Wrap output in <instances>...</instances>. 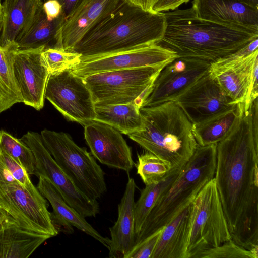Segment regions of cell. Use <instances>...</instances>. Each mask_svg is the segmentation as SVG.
Wrapping results in <instances>:
<instances>
[{
  "label": "cell",
  "mask_w": 258,
  "mask_h": 258,
  "mask_svg": "<svg viewBox=\"0 0 258 258\" xmlns=\"http://www.w3.org/2000/svg\"><path fill=\"white\" fill-rule=\"evenodd\" d=\"M257 165L251 106L242 103L235 126L217 144L214 178L232 240L248 250L258 249Z\"/></svg>",
  "instance_id": "obj_1"
},
{
  "label": "cell",
  "mask_w": 258,
  "mask_h": 258,
  "mask_svg": "<svg viewBox=\"0 0 258 258\" xmlns=\"http://www.w3.org/2000/svg\"><path fill=\"white\" fill-rule=\"evenodd\" d=\"M166 29L157 43L178 57L211 63L228 56L258 38V27L199 18L192 8L164 12Z\"/></svg>",
  "instance_id": "obj_2"
},
{
  "label": "cell",
  "mask_w": 258,
  "mask_h": 258,
  "mask_svg": "<svg viewBox=\"0 0 258 258\" xmlns=\"http://www.w3.org/2000/svg\"><path fill=\"white\" fill-rule=\"evenodd\" d=\"M166 26L164 12H146L126 0H119L72 52L81 54V61L157 43Z\"/></svg>",
  "instance_id": "obj_3"
},
{
  "label": "cell",
  "mask_w": 258,
  "mask_h": 258,
  "mask_svg": "<svg viewBox=\"0 0 258 258\" xmlns=\"http://www.w3.org/2000/svg\"><path fill=\"white\" fill-rule=\"evenodd\" d=\"M140 130L129 138L148 152L169 164L182 168L194 154L198 145L191 122L174 101L140 109Z\"/></svg>",
  "instance_id": "obj_4"
},
{
  "label": "cell",
  "mask_w": 258,
  "mask_h": 258,
  "mask_svg": "<svg viewBox=\"0 0 258 258\" xmlns=\"http://www.w3.org/2000/svg\"><path fill=\"white\" fill-rule=\"evenodd\" d=\"M217 144L198 146L173 183L157 200L136 237L135 245L165 226L191 203L215 175Z\"/></svg>",
  "instance_id": "obj_5"
},
{
  "label": "cell",
  "mask_w": 258,
  "mask_h": 258,
  "mask_svg": "<svg viewBox=\"0 0 258 258\" xmlns=\"http://www.w3.org/2000/svg\"><path fill=\"white\" fill-rule=\"evenodd\" d=\"M40 135L56 163L82 192L95 201L106 193L104 172L85 148L66 133L44 129Z\"/></svg>",
  "instance_id": "obj_6"
},
{
  "label": "cell",
  "mask_w": 258,
  "mask_h": 258,
  "mask_svg": "<svg viewBox=\"0 0 258 258\" xmlns=\"http://www.w3.org/2000/svg\"><path fill=\"white\" fill-rule=\"evenodd\" d=\"M0 211L20 228L52 237L59 232L48 210L46 199L32 183L25 186L14 179L0 161Z\"/></svg>",
  "instance_id": "obj_7"
},
{
  "label": "cell",
  "mask_w": 258,
  "mask_h": 258,
  "mask_svg": "<svg viewBox=\"0 0 258 258\" xmlns=\"http://www.w3.org/2000/svg\"><path fill=\"white\" fill-rule=\"evenodd\" d=\"M166 66V65H165ZM165 66H149L101 72L84 80L95 103L141 106Z\"/></svg>",
  "instance_id": "obj_8"
},
{
  "label": "cell",
  "mask_w": 258,
  "mask_h": 258,
  "mask_svg": "<svg viewBox=\"0 0 258 258\" xmlns=\"http://www.w3.org/2000/svg\"><path fill=\"white\" fill-rule=\"evenodd\" d=\"M191 228L188 258L232 240L228 223L213 178L191 202Z\"/></svg>",
  "instance_id": "obj_9"
},
{
  "label": "cell",
  "mask_w": 258,
  "mask_h": 258,
  "mask_svg": "<svg viewBox=\"0 0 258 258\" xmlns=\"http://www.w3.org/2000/svg\"><path fill=\"white\" fill-rule=\"evenodd\" d=\"M45 98L68 120L82 125L94 120V103L83 78L67 69L50 74Z\"/></svg>",
  "instance_id": "obj_10"
},
{
  "label": "cell",
  "mask_w": 258,
  "mask_h": 258,
  "mask_svg": "<svg viewBox=\"0 0 258 258\" xmlns=\"http://www.w3.org/2000/svg\"><path fill=\"white\" fill-rule=\"evenodd\" d=\"M32 150L35 158L34 174L48 179L57 189L66 203L84 217H95L99 213L97 200L82 192L56 163L44 145L40 134L28 131L20 139Z\"/></svg>",
  "instance_id": "obj_11"
},
{
  "label": "cell",
  "mask_w": 258,
  "mask_h": 258,
  "mask_svg": "<svg viewBox=\"0 0 258 258\" xmlns=\"http://www.w3.org/2000/svg\"><path fill=\"white\" fill-rule=\"evenodd\" d=\"M211 63L193 58H175L161 70L141 107L174 101L209 71Z\"/></svg>",
  "instance_id": "obj_12"
},
{
  "label": "cell",
  "mask_w": 258,
  "mask_h": 258,
  "mask_svg": "<svg viewBox=\"0 0 258 258\" xmlns=\"http://www.w3.org/2000/svg\"><path fill=\"white\" fill-rule=\"evenodd\" d=\"M178 56L174 51L156 43L132 49L81 61L71 69L82 78L89 75L119 70L165 66Z\"/></svg>",
  "instance_id": "obj_13"
},
{
  "label": "cell",
  "mask_w": 258,
  "mask_h": 258,
  "mask_svg": "<svg viewBox=\"0 0 258 258\" xmlns=\"http://www.w3.org/2000/svg\"><path fill=\"white\" fill-rule=\"evenodd\" d=\"M174 101L192 124L202 121L235 105L223 92L209 71Z\"/></svg>",
  "instance_id": "obj_14"
},
{
  "label": "cell",
  "mask_w": 258,
  "mask_h": 258,
  "mask_svg": "<svg viewBox=\"0 0 258 258\" xmlns=\"http://www.w3.org/2000/svg\"><path fill=\"white\" fill-rule=\"evenodd\" d=\"M84 126V137L91 154L101 164L130 172L134 166L131 147L120 132L92 120Z\"/></svg>",
  "instance_id": "obj_15"
},
{
  "label": "cell",
  "mask_w": 258,
  "mask_h": 258,
  "mask_svg": "<svg viewBox=\"0 0 258 258\" xmlns=\"http://www.w3.org/2000/svg\"><path fill=\"white\" fill-rule=\"evenodd\" d=\"M44 49V47L18 49L13 63L14 74L22 102L37 110L44 107L45 89L50 75L41 57Z\"/></svg>",
  "instance_id": "obj_16"
},
{
  "label": "cell",
  "mask_w": 258,
  "mask_h": 258,
  "mask_svg": "<svg viewBox=\"0 0 258 258\" xmlns=\"http://www.w3.org/2000/svg\"><path fill=\"white\" fill-rule=\"evenodd\" d=\"M258 49L241 61L209 73L233 104L247 110L257 98Z\"/></svg>",
  "instance_id": "obj_17"
},
{
  "label": "cell",
  "mask_w": 258,
  "mask_h": 258,
  "mask_svg": "<svg viewBox=\"0 0 258 258\" xmlns=\"http://www.w3.org/2000/svg\"><path fill=\"white\" fill-rule=\"evenodd\" d=\"M119 0H83L57 32V48L72 52L83 36L108 14Z\"/></svg>",
  "instance_id": "obj_18"
},
{
  "label": "cell",
  "mask_w": 258,
  "mask_h": 258,
  "mask_svg": "<svg viewBox=\"0 0 258 258\" xmlns=\"http://www.w3.org/2000/svg\"><path fill=\"white\" fill-rule=\"evenodd\" d=\"M136 185L129 178L125 191L118 205V217L109 228L111 239L109 248L110 258H126L135 245L134 200Z\"/></svg>",
  "instance_id": "obj_19"
},
{
  "label": "cell",
  "mask_w": 258,
  "mask_h": 258,
  "mask_svg": "<svg viewBox=\"0 0 258 258\" xmlns=\"http://www.w3.org/2000/svg\"><path fill=\"white\" fill-rule=\"evenodd\" d=\"M200 19L258 27V9L237 0H192Z\"/></svg>",
  "instance_id": "obj_20"
},
{
  "label": "cell",
  "mask_w": 258,
  "mask_h": 258,
  "mask_svg": "<svg viewBox=\"0 0 258 258\" xmlns=\"http://www.w3.org/2000/svg\"><path fill=\"white\" fill-rule=\"evenodd\" d=\"M191 203L163 228L151 258H188Z\"/></svg>",
  "instance_id": "obj_21"
},
{
  "label": "cell",
  "mask_w": 258,
  "mask_h": 258,
  "mask_svg": "<svg viewBox=\"0 0 258 258\" xmlns=\"http://www.w3.org/2000/svg\"><path fill=\"white\" fill-rule=\"evenodd\" d=\"M40 0H5L0 28V45L17 43L43 7Z\"/></svg>",
  "instance_id": "obj_22"
},
{
  "label": "cell",
  "mask_w": 258,
  "mask_h": 258,
  "mask_svg": "<svg viewBox=\"0 0 258 258\" xmlns=\"http://www.w3.org/2000/svg\"><path fill=\"white\" fill-rule=\"evenodd\" d=\"M50 236L23 229L8 220L0 233V258H28Z\"/></svg>",
  "instance_id": "obj_23"
},
{
  "label": "cell",
  "mask_w": 258,
  "mask_h": 258,
  "mask_svg": "<svg viewBox=\"0 0 258 258\" xmlns=\"http://www.w3.org/2000/svg\"><path fill=\"white\" fill-rule=\"evenodd\" d=\"M37 188L41 194L50 203L52 213L61 217L73 227L85 232L98 241L109 249L110 239L102 236L88 222L85 218L69 206L54 185L46 178L39 176Z\"/></svg>",
  "instance_id": "obj_24"
},
{
  "label": "cell",
  "mask_w": 258,
  "mask_h": 258,
  "mask_svg": "<svg viewBox=\"0 0 258 258\" xmlns=\"http://www.w3.org/2000/svg\"><path fill=\"white\" fill-rule=\"evenodd\" d=\"M242 104H235L211 117L192 124L193 135L198 146L217 144L226 137L237 122Z\"/></svg>",
  "instance_id": "obj_25"
},
{
  "label": "cell",
  "mask_w": 258,
  "mask_h": 258,
  "mask_svg": "<svg viewBox=\"0 0 258 258\" xmlns=\"http://www.w3.org/2000/svg\"><path fill=\"white\" fill-rule=\"evenodd\" d=\"M94 106L95 117L94 120L108 124L127 135L138 132L142 128V118L140 111L141 105L138 103H95Z\"/></svg>",
  "instance_id": "obj_26"
},
{
  "label": "cell",
  "mask_w": 258,
  "mask_h": 258,
  "mask_svg": "<svg viewBox=\"0 0 258 258\" xmlns=\"http://www.w3.org/2000/svg\"><path fill=\"white\" fill-rule=\"evenodd\" d=\"M64 17L62 13L53 20H48L43 7L35 15L23 35L17 42L19 49L44 47V49L57 48V32Z\"/></svg>",
  "instance_id": "obj_27"
},
{
  "label": "cell",
  "mask_w": 258,
  "mask_h": 258,
  "mask_svg": "<svg viewBox=\"0 0 258 258\" xmlns=\"http://www.w3.org/2000/svg\"><path fill=\"white\" fill-rule=\"evenodd\" d=\"M181 169H172L161 181L156 183L146 185L145 187L141 191L140 197L135 203L134 207L136 237L157 200L176 180Z\"/></svg>",
  "instance_id": "obj_28"
},
{
  "label": "cell",
  "mask_w": 258,
  "mask_h": 258,
  "mask_svg": "<svg viewBox=\"0 0 258 258\" xmlns=\"http://www.w3.org/2000/svg\"><path fill=\"white\" fill-rule=\"evenodd\" d=\"M0 149L18 162L29 174H34L35 158L31 149L20 139L0 131Z\"/></svg>",
  "instance_id": "obj_29"
},
{
  "label": "cell",
  "mask_w": 258,
  "mask_h": 258,
  "mask_svg": "<svg viewBox=\"0 0 258 258\" xmlns=\"http://www.w3.org/2000/svg\"><path fill=\"white\" fill-rule=\"evenodd\" d=\"M136 168L145 185L160 182L172 169L169 164L149 152L138 155Z\"/></svg>",
  "instance_id": "obj_30"
},
{
  "label": "cell",
  "mask_w": 258,
  "mask_h": 258,
  "mask_svg": "<svg viewBox=\"0 0 258 258\" xmlns=\"http://www.w3.org/2000/svg\"><path fill=\"white\" fill-rule=\"evenodd\" d=\"M81 54L63 49H44L41 57L50 74L71 69L81 62Z\"/></svg>",
  "instance_id": "obj_31"
},
{
  "label": "cell",
  "mask_w": 258,
  "mask_h": 258,
  "mask_svg": "<svg viewBox=\"0 0 258 258\" xmlns=\"http://www.w3.org/2000/svg\"><path fill=\"white\" fill-rule=\"evenodd\" d=\"M18 49L17 43H12L4 46L0 45V77L8 88L23 102L13 70L14 60Z\"/></svg>",
  "instance_id": "obj_32"
},
{
  "label": "cell",
  "mask_w": 258,
  "mask_h": 258,
  "mask_svg": "<svg viewBox=\"0 0 258 258\" xmlns=\"http://www.w3.org/2000/svg\"><path fill=\"white\" fill-rule=\"evenodd\" d=\"M258 258V249L248 250L232 240L201 252L197 258Z\"/></svg>",
  "instance_id": "obj_33"
},
{
  "label": "cell",
  "mask_w": 258,
  "mask_h": 258,
  "mask_svg": "<svg viewBox=\"0 0 258 258\" xmlns=\"http://www.w3.org/2000/svg\"><path fill=\"white\" fill-rule=\"evenodd\" d=\"M0 161L13 177L25 186L32 184L29 174L16 160L0 149Z\"/></svg>",
  "instance_id": "obj_34"
},
{
  "label": "cell",
  "mask_w": 258,
  "mask_h": 258,
  "mask_svg": "<svg viewBox=\"0 0 258 258\" xmlns=\"http://www.w3.org/2000/svg\"><path fill=\"white\" fill-rule=\"evenodd\" d=\"M257 47L258 39H256L240 50L211 63L209 70H218L240 61L257 50Z\"/></svg>",
  "instance_id": "obj_35"
},
{
  "label": "cell",
  "mask_w": 258,
  "mask_h": 258,
  "mask_svg": "<svg viewBox=\"0 0 258 258\" xmlns=\"http://www.w3.org/2000/svg\"><path fill=\"white\" fill-rule=\"evenodd\" d=\"M163 227L135 245L126 258H151Z\"/></svg>",
  "instance_id": "obj_36"
},
{
  "label": "cell",
  "mask_w": 258,
  "mask_h": 258,
  "mask_svg": "<svg viewBox=\"0 0 258 258\" xmlns=\"http://www.w3.org/2000/svg\"><path fill=\"white\" fill-rule=\"evenodd\" d=\"M20 102L22 100L8 88L0 77V113Z\"/></svg>",
  "instance_id": "obj_37"
},
{
  "label": "cell",
  "mask_w": 258,
  "mask_h": 258,
  "mask_svg": "<svg viewBox=\"0 0 258 258\" xmlns=\"http://www.w3.org/2000/svg\"><path fill=\"white\" fill-rule=\"evenodd\" d=\"M190 0H156L153 7L156 12H163L175 10Z\"/></svg>",
  "instance_id": "obj_38"
},
{
  "label": "cell",
  "mask_w": 258,
  "mask_h": 258,
  "mask_svg": "<svg viewBox=\"0 0 258 258\" xmlns=\"http://www.w3.org/2000/svg\"><path fill=\"white\" fill-rule=\"evenodd\" d=\"M43 8L48 20L57 18L61 13V6L57 0H48L43 4Z\"/></svg>",
  "instance_id": "obj_39"
},
{
  "label": "cell",
  "mask_w": 258,
  "mask_h": 258,
  "mask_svg": "<svg viewBox=\"0 0 258 258\" xmlns=\"http://www.w3.org/2000/svg\"><path fill=\"white\" fill-rule=\"evenodd\" d=\"M51 219L55 228L58 232H61L69 234L74 232L73 226L61 217L52 212Z\"/></svg>",
  "instance_id": "obj_40"
},
{
  "label": "cell",
  "mask_w": 258,
  "mask_h": 258,
  "mask_svg": "<svg viewBox=\"0 0 258 258\" xmlns=\"http://www.w3.org/2000/svg\"><path fill=\"white\" fill-rule=\"evenodd\" d=\"M61 6V13L64 19L81 3L83 0H57Z\"/></svg>",
  "instance_id": "obj_41"
},
{
  "label": "cell",
  "mask_w": 258,
  "mask_h": 258,
  "mask_svg": "<svg viewBox=\"0 0 258 258\" xmlns=\"http://www.w3.org/2000/svg\"><path fill=\"white\" fill-rule=\"evenodd\" d=\"M132 5L139 7L145 11L156 12L153 10V7L156 0H126Z\"/></svg>",
  "instance_id": "obj_42"
},
{
  "label": "cell",
  "mask_w": 258,
  "mask_h": 258,
  "mask_svg": "<svg viewBox=\"0 0 258 258\" xmlns=\"http://www.w3.org/2000/svg\"><path fill=\"white\" fill-rule=\"evenodd\" d=\"M8 220H12L14 221L12 218L9 217L6 214L0 211V233L4 227L5 222Z\"/></svg>",
  "instance_id": "obj_43"
},
{
  "label": "cell",
  "mask_w": 258,
  "mask_h": 258,
  "mask_svg": "<svg viewBox=\"0 0 258 258\" xmlns=\"http://www.w3.org/2000/svg\"><path fill=\"white\" fill-rule=\"evenodd\" d=\"M258 9V0H237Z\"/></svg>",
  "instance_id": "obj_44"
},
{
  "label": "cell",
  "mask_w": 258,
  "mask_h": 258,
  "mask_svg": "<svg viewBox=\"0 0 258 258\" xmlns=\"http://www.w3.org/2000/svg\"><path fill=\"white\" fill-rule=\"evenodd\" d=\"M3 20V8H2V4L0 0V28L1 27V24Z\"/></svg>",
  "instance_id": "obj_45"
},
{
  "label": "cell",
  "mask_w": 258,
  "mask_h": 258,
  "mask_svg": "<svg viewBox=\"0 0 258 258\" xmlns=\"http://www.w3.org/2000/svg\"><path fill=\"white\" fill-rule=\"evenodd\" d=\"M43 3H44V2H45L46 1H48V0H40Z\"/></svg>",
  "instance_id": "obj_46"
}]
</instances>
